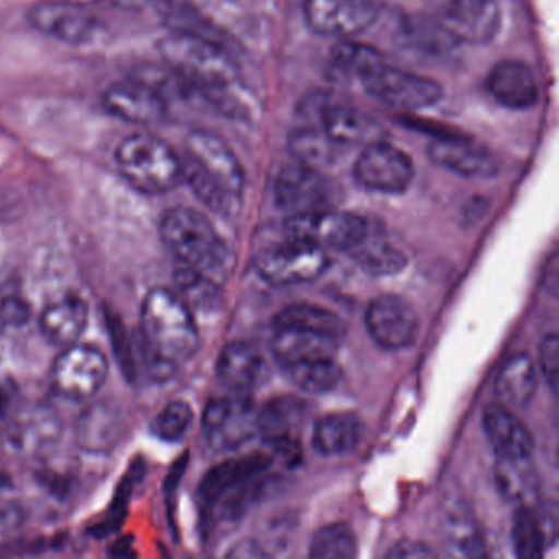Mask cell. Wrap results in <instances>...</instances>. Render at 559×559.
I'll return each instance as SVG.
<instances>
[{
  "label": "cell",
  "mask_w": 559,
  "mask_h": 559,
  "mask_svg": "<svg viewBox=\"0 0 559 559\" xmlns=\"http://www.w3.org/2000/svg\"><path fill=\"white\" fill-rule=\"evenodd\" d=\"M158 51L171 73L225 116H248L240 70L227 45L192 32L173 31L158 41Z\"/></svg>",
  "instance_id": "1"
},
{
  "label": "cell",
  "mask_w": 559,
  "mask_h": 559,
  "mask_svg": "<svg viewBox=\"0 0 559 559\" xmlns=\"http://www.w3.org/2000/svg\"><path fill=\"white\" fill-rule=\"evenodd\" d=\"M142 343L156 381L171 379L199 348L195 316L175 289L155 287L142 304Z\"/></svg>",
  "instance_id": "2"
},
{
  "label": "cell",
  "mask_w": 559,
  "mask_h": 559,
  "mask_svg": "<svg viewBox=\"0 0 559 559\" xmlns=\"http://www.w3.org/2000/svg\"><path fill=\"white\" fill-rule=\"evenodd\" d=\"M182 181L215 214L231 217L241 207L245 171L224 139L192 130L182 150Z\"/></svg>",
  "instance_id": "3"
},
{
  "label": "cell",
  "mask_w": 559,
  "mask_h": 559,
  "mask_svg": "<svg viewBox=\"0 0 559 559\" xmlns=\"http://www.w3.org/2000/svg\"><path fill=\"white\" fill-rule=\"evenodd\" d=\"M158 230L163 245L182 266L217 283L234 270V253L202 212L176 205L162 215Z\"/></svg>",
  "instance_id": "4"
},
{
  "label": "cell",
  "mask_w": 559,
  "mask_h": 559,
  "mask_svg": "<svg viewBox=\"0 0 559 559\" xmlns=\"http://www.w3.org/2000/svg\"><path fill=\"white\" fill-rule=\"evenodd\" d=\"M116 163L122 178L142 194H168L185 182L181 155L152 133L126 136L117 146Z\"/></svg>",
  "instance_id": "5"
},
{
  "label": "cell",
  "mask_w": 559,
  "mask_h": 559,
  "mask_svg": "<svg viewBox=\"0 0 559 559\" xmlns=\"http://www.w3.org/2000/svg\"><path fill=\"white\" fill-rule=\"evenodd\" d=\"M261 280L273 286H299L312 283L330 266L329 253L302 240L284 237L280 243L264 248L254 260Z\"/></svg>",
  "instance_id": "6"
},
{
  "label": "cell",
  "mask_w": 559,
  "mask_h": 559,
  "mask_svg": "<svg viewBox=\"0 0 559 559\" xmlns=\"http://www.w3.org/2000/svg\"><path fill=\"white\" fill-rule=\"evenodd\" d=\"M368 221L352 212L336 211L335 207L309 214L290 215L283 225L284 237L307 241L313 247L329 251L352 250L369 234Z\"/></svg>",
  "instance_id": "7"
},
{
  "label": "cell",
  "mask_w": 559,
  "mask_h": 559,
  "mask_svg": "<svg viewBox=\"0 0 559 559\" xmlns=\"http://www.w3.org/2000/svg\"><path fill=\"white\" fill-rule=\"evenodd\" d=\"M302 112L310 119V126L319 127L333 142L346 150L349 146L362 148L369 143L388 139L374 117L326 94L312 97L302 107Z\"/></svg>",
  "instance_id": "8"
},
{
  "label": "cell",
  "mask_w": 559,
  "mask_h": 559,
  "mask_svg": "<svg viewBox=\"0 0 559 559\" xmlns=\"http://www.w3.org/2000/svg\"><path fill=\"white\" fill-rule=\"evenodd\" d=\"M109 376V361L99 348L84 343L67 346L55 359L51 385L68 401H90L99 394Z\"/></svg>",
  "instance_id": "9"
},
{
  "label": "cell",
  "mask_w": 559,
  "mask_h": 559,
  "mask_svg": "<svg viewBox=\"0 0 559 559\" xmlns=\"http://www.w3.org/2000/svg\"><path fill=\"white\" fill-rule=\"evenodd\" d=\"M202 431L215 451L237 450L260 435L258 408L247 394L212 399L202 415Z\"/></svg>",
  "instance_id": "10"
},
{
  "label": "cell",
  "mask_w": 559,
  "mask_h": 559,
  "mask_svg": "<svg viewBox=\"0 0 559 559\" xmlns=\"http://www.w3.org/2000/svg\"><path fill=\"white\" fill-rule=\"evenodd\" d=\"M353 176L361 188L392 195L411 188L415 169L411 156L384 139L362 146L353 166Z\"/></svg>",
  "instance_id": "11"
},
{
  "label": "cell",
  "mask_w": 559,
  "mask_h": 559,
  "mask_svg": "<svg viewBox=\"0 0 559 559\" xmlns=\"http://www.w3.org/2000/svg\"><path fill=\"white\" fill-rule=\"evenodd\" d=\"M361 86L384 106L405 112L430 109L440 103L443 90L437 81L411 71L399 70L389 63L369 74Z\"/></svg>",
  "instance_id": "12"
},
{
  "label": "cell",
  "mask_w": 559,
  "mask_h": 559,
  "mask_svg": "<svg viewBox=\"0 0 559 559\" xmlns=\"http://www.w3.org/2000/svg\"><path fill=\"white\" fill-rule=\"evenodd\" d=\"M338 189L335 182L323 175L322 169L294 163L281 169L274 182V201L281 211L289 215L332 209Z\"/></svg>",
  "instance_id": "13"
},
{
  "label": "cell",
  "mask_w": 559,
  "mask_h": 559,
  "mask_svg": "<svg viewBox=\"0 0 559 559\" xmlns=\"http://www.w3.org/2000/svg\"><path fill=\"white\" fill-rule=\"evenodd\" d=\"M103 106L110 116L133 126H158L169 116L168 97L143 74L110 84L104 91Z\"/></svg>",
  "instance_id": "14"
},
{
  "label": "cell",
  "mask_w": 559,
  "mask_h": 559,
  "mask_svg": "<svg viewBox=\"0 0 559 559\" xmlns=\"http://www.w3.org/2000/svg\"><path fill=\"white\" fill-rule=\"evenodd\" d=\"M379 17L374 0H306L304 19L322 37L346 40L368 31Z\"/></svg>",
  "instance_id": "15"
},
{
  "label": "cell",
  "mask_w": 559,
  "mask_h": 559,
  "mask_svg": "<svg viewBox=\"0 0 559 559\" xmlns=\"http://www.w3.org/2000/svg\"><path fill=\"white\" fill-rule=\"evenodd\" d=\"M27 21L40 34L71 45L90 44L103 28L93 12L64 0H47L34 5Z\"/></svg>",
  "instance_id": "16"
},
{
  "label": "cell",
  "mask_w": 559,
  "mask_h": 559,
  "mask_svg": "<svg viewBox=\"0 0 559 559\" xmlns=\"http://www.w3.org/2000/svg\"><path fill=\"white\" fill-rule=\"evenodd\" d=\"M427 155L438 168L467 179L493 178L499 173L496 155L469 136L441 133L428 143Z\"/></svg>",
  "instance_id": "17"
},
{
  "label": "cell",
  "mask_w": 559,
  "mask_h": 559,
  "mask_svg": "<svg viewBox=\"0 0 559 559\" xmlns=\"http://www.w3.org/2000/svg\"><path fill=\"white\" fill-rule=\"evenodd\" d=\"M365 322L371 338L389 352L408 348L417 340V312L404 297L384 294L372 300Z\"/></svg>",
  "instance_id": "18"
},
{
  "label": "cell",
  "mask_w": 559,
  "mask_h": 559,
  "mask_svg": "<svg viewBox=\"0 0 559 559\" xmlns=\"http://www.w3.org/2000/svg\"><path fill=\"white\" fill-rule=\"evenodd\" d=\"M438 24L451 41L486 45L499 34L502 15L496 0H450Z\"/></svg>",
  "instance_id": "19"
},
{
  "label": "cell",
  "mask_w": 559,
  "mask_h": 559,
  "mask_svg": "<svg viewBox=\"0 0 559 559\" xmlns=\"http://www.w3.org/2000/svg\"><path fill=\"white\" fill-rule=\"evenodd\" d=\"M63 425L50 405L35 402L12 414L8 424V444L19 454L40 456L60 440Z\"/></svg>",
  "instance_id": "20"
},
{
  "label": "cell",
  "mask_w": 559,
  "mask_h": 559,
  "mask_svg": "<svg viewBox=\"0 0 559 559\" xmlns=\"http://www.w3.org/2000/svg\"><path fill=\"white\" fill-rule=\"evenodd\" d=\"M486 90L506 109L526 110L538 103L535 73L520 60H502L493 64L486 78Z\"/></svg>",
  "instance_id": "21"
},
{
  "label": "cell",
  "mask_w": 559,
  "mask_h": 559,
  "mask_svg": "<svg viewBox=\"0 0 559 559\" xmlns=\"http://www.w3.org/2000/svg\"><path fill=\"white\" fill-rule=\"evenodd\" d=\"M340 340L317 330L293 325H273L271 349L281 366L310 359L336 358Z\"/></svg>",
  "instance_id": "22"
},
{
  "label": "cell",
  "mask_w": 559,
  "mask_h": 559,
  "mask_svg": "<svg viewBox=\"0 0 559 559\" xmlns=\"http://www.w3.org/2000/svg\"><path fill=\"white\" fill-rule=\"evenodd\" d=\"M90 323V306L80 294H64L41 310L40 330L51 345L67 348L80 342Z\"/></svg>",
  "instance_id": "23"
},
{
  "label": "cell",
  "mask_w": 559,
  "mask_h": 559,
  "mask_svg": "<svg viewBox=\"0 0 559 559\" xmlns=\"http://www.w3.org/2000/svg\"><path fill=\"white\" fill-rule=\"evenodd\" d=\"M483 428L497 456H532L533 437L528 428L503 404L486 405Z\"/></svg>",
  "instance_id": "24"
},
{
  "label": "cell",
  "mask_w": 559,
  "mask_h": 559,
  "mask_svg": "<svg viewBox=\"0 0 559 559\" xmlns=\"http://www.w3.org/2000/svg\"><path fill=\"white\" fill-rule=\"evenodd\" d=\"M309 407L294 395L273 399L258 408L260 437L276 448L289 447L296 441L297 431L302 430Z\"/></svg>",
  "instance_id": "25"
},
{
  "label": "cell",
  "mask_w": 559,
  "mask_h": 559,
  "mask_svg": "<svg viewBox=\"0 0 559 559\" xmlns=\"http://www.w3.org/2000/svg\"><path fill=\"white\" fill-rule=\"evenodd\" d=\"M493 479L503 499L516 507H535L542 492L532 456H497Z\"/></svg>",
  "instance_id": "26"
},
{
  "label": "cell",
  "mask_w": 559,
  "mask_h": 559,
  "mask_svg": "<svg viewBox=\"0 0 559 559\" xmlns=\"http://www.w3.org/2000/svg\"><path fill=\"white\" fill-rule=\"evenodd\" d=\"M263 356L248 342H231L217 359V376L235 394H247L263 374Z\"/></svg>",
  "instance_id": "27"
},
{
  "label": "cell",
  "mask_w": 559,
  "mask_h": 559,
  "mask_svg": "<svg viewBox=\"0 0 559 559\" xmlns=\"http://www.w3.org/2000/svg\"><path fill=\"white\" fill-rule=\"evenodd\" d=\"M365 425L352 412H336L319 418L313 425V448L323 456H342L361 443Z\"/></svg>",
  "instance_id": "28"
},
{
  "label": "cell",
  "mask_w": 559,
  "mask_h": 559,
  "mask_svg": "<svg viewBox=\"0 0 559 559\" xmlns=\"http://www.w3.org/2000/svg\"><path fill=\"white\" fill-rule=\"evenodd\" d=\"M535 362L526 353L507 359L493 382V391L506 407H525L536 392Z\"/></svg>",
  "instance_id": "29"
},
{
  "label": "cell",
  "mask_w": 559,
  "mask_h": 559,
  "mask_svg": "<svg viewBox=\"0 0 559 559\" xmlns=\"http://www.w3.org/2000/svg\"><path fill=\"white\" fill-rule=\"evenodd\" d=\"M359 270L372 277L394 276L407 266V254L379 235L369 234L346 251Z\"/></svg>",
  "instance_id": "30"
},
{
  "label": "cell",
  "mask_w": 559,
  "mask_h": 559,
  "mask_svg": "<svg viewBox=\"0 0 559 559\" xmlns=\"http://www.w3.org/2000/svg\"><path fill=\"white\" fill-rule=\"evenodd\" d=\"M270 464L271 457L264 456V454H251V456L225 461L205 476L204 483H202V496L209 502H217L224 493L234 489L238 484L263 474Z\"/></svg>",
  "instance_id": "31"
},
{
  "label": "cell",
  "mask_w": 559,
  "mask_h": 559,
  "mask_svg": "<svg viewBox=\"0 0 559 559\" xmlns=\"http://www.w3.org/2000/svg\"><path fill=\"white\" fill-rule=\"evenodd\" d=\"M289 152L296 163L323 169L338 163L346 148L333 142L319 127L306 126L294 130L289 136Z\"/></svg>",
  "instance_id": "32"
},
{
  "label": "cell",
  "mask_w": 559,
  "mask_h": 559,
  "mask_svg": "<svg viewBox=\"0 0 559 559\" xmlns=\"http://www.w3.org/2000/svg\"><path fill=\"white\" fill-rule=\"evenodd\" d=\"M556 533L546 526L545 516L535 512V507H516L512 525L513 551L519 558H542L546 546Z\"/></svg>",
  "instance_id": "33"
},
{
  "label": "cell",
  "mask_w": 559,
  "mask_h": 559,
  "mask_svg": "<svg viewBox=\"0 0 559 559\" xmlns=\"http://www.w3.org/2000/svg\"><path fill=\"white\" fill-rule=\"evenodd\" d=\"M176 293L185 300L186 306L194 313H214L222 306L221 283L199 273L181 266L175 274Z\"/></svg>",
  "instance_id": "34"
},
{
  "label": "cell",
  "mask_w": 559,
  "mask_h": 559,
  "mask_svg": "<svg viewBox=\"0 0 559 559\" xmlns=\"http://www.w3.org/2000/svg\"><path fill=\"white\" fill-rule=\"evenodd\" d=\"M281 368L299 391L316 395L333 391L343 376L336 358L310 359V361L293 362Z\"/></svg>",
  "instance_id": "35"
},
{
  "label": "cell",
  "mask_w": 559,
  "mask_h": 559,
  "mask_svg": "<svg viewBox=\"0 0 559 559\" xmlns=\"http://www.w3.org/2000/svg\"><path fill=\"white\" fill-rule=\"evenodd\" d=\"M332 63L335 70L358 81L359 84L374 73L382 64L388 63L384 55L371 45L353 41L352 38L338 40L332 48Z\"/></svg>",
  "instance_id": "36"
},
{
  "label": "cell",
  "mask_w": 559,
  "mask_h": 559,
  "mask_svg": "<svg viewBox=\"0 0 559 559\" xmlns=\"http://www.w3.org/2000/svg\"><path fill=\"white\" fill-rule=\"evenodd\" d=\"M273 325H293L317 330V332L325 333L340 342H343L346 336V325L340 316L325 307L316 306V304L302 302L286 307L274 317Z\"/></svg>",
  "instance_id": "37"
},
{
  "label": "cell",
  "mask_w": 559,
  "mask_h": 559,
  "mask_svg": "<svg viewBox=\"0 0 559 559\" xmlns=\"http://www.w3.org/2000/svg\"><path fill=\"white\" fill-rule=\"evenodd\" d=\"M358 552L355 533L345 523H332L317 530L310 539L309 556L313 559H349Z\"/></svg>",
  "instance_id": "38"
},
{
  "label": "cell",
  "mask_w": 559,
  "mask_h": 559,
  "mask_svg": "<svg viewBox=\"0 0 559 559\" xmlns=\"http://www.w3.org/2000/svg\"><path fill=\"white\" fill-rule=\"evenodd\" d=\"M447 542L454 555L466 558L486 556V543L477 523L466 513H453L448 520Z\"/></svg>",
  "instance_id": "39"
},
{
  "label": "cell",
  "mask_w": 559,
  "mask_h": 559,
  "mask_svg": "<svg viewBox=\"0 0 559 559\" xmlns=\"http://www.w3.org/2000/svg\"><path fill=\"white\" fill-rule=\"evenodd\" d=\"M194 421V412L185 401H171L156 415L152 430L163 441H179L186 437Z\"/></svg>",
  "instance_id": "40"
},
{
  "label": "cell",
  "mask_w": 559,
  "mask_h": 559,
  "mask_svg": "<svg viewBox=\"0 0 559 559\" xmlns=\"http://www.w3.org/2000/svg\"><path fill=\"white\" fill-rule=\"evenodd\" d=\"M559 342L556 333H549L539 346V369L552 392L558 388Z\"/></svg>",
  "instance_id": "41"
},
{
  "label": "cell",
  "mask_w": 559,
  "mask_h": 559,
  "mask_svg": "<svg viewBox=\"0 0 559 559\" xmlns=\"http://www.w3.org/2000/svg\"><path fill=\"white\" fill-rule=\"evenodd\" d=\"M31 304L22 296H5L0 299V320L9 326H22L31 320Z\"/></svg>",
  "instance_id": "42"
},
{
  "label": "cell",
  "mask_w": 559,
  "mask_h": 559,
  "mask_svg": "<svg viewBox=\"0 0 559 559\" xmlns=\"http://www.w3.org/2000/svg\"><path fill=\"white\" fill-rule=\"evenodd\" d=\"M388 558L392 559H415V558H433L435 551L425 543L414 542V539H404L397 545L392 546L388 551Z\"/></svg>",
  "instance_id": "43"
}]
</instances>
